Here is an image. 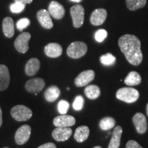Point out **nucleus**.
Segmentation results:
<instances>
[{
  "label": "nucleus",
  "instance_id": "1",
  "mask_svg": "<svg viewBox=\"0 0 148 148\" xmlns=\"http://www.w3.org/2000/svg\"><path fill=\"white\" fill-rule=\"evenodd\" d=\"M120 49L131 64L139 65L143 60V53L140 50V41L136 36L125 34L119 39Z\"/></svg>",
  "mask_w": 148,
  "mask_h": 148
},
{
  "label": "nucleus",
  "instance_id": "2",
  "mask_svg": "<svg viewBox=\"0 0 148 148\" xmlns=\"http://www.w3.org/2000/svg\"><path fill=\"white\" fill-rule=\"evenodd\" d=\"M116 97L119 100L126 103L135 102L139 97V92L136 89L130 87L119 88L116 91Z\"/></svg>",
  "mask_w": 148,
  "mask_h": 148
},
{
  "label": "nucleus",
  "instance_id": "3",
  "mask_svg": "<svg viewBox=\"0 0 148 148\" xmlns=\"http://www.w3.org/2000/svg\"><path fill=\"white\" fill-rule=\"evenodd\" d=\"M87 51V45L83 42L76 41L72 42L66 49L68 56L71 58L77 59L82 57Z\"/></svg>",
  "mask_w": 148,
  "mask_h": 148
},
{
  "label": "nucleus",
  "instance_id": "4",
  "mask_svg": "<svg viewBox=\"0 0 148 148\" xmlns=\"http://www.w3.org/2000/svg\"><path fill=\"white\" fill-rule=\"evenodd\" d=\"M10 114L14 119L18 121H27L32 116V111L23 105H17L11 109Z\"/></svg>",
  "mask_w": 148,
  "mask_h": 148
},
{
  "label": "nucleus",
  "instance_id": "5",
  "mask_svg": "<svg viewBox=\"0 0 148 148\" xmlns=\"http://www.w3.org/2000/svg\"><path fill=\"white\" fill-rule=\"evenodd\" d=\"M73 26L76 28L80 27L84 21V8L81 5H75L70 9Z\"/></svg>",
  "mask_w": 148,
  "mask_h": 148
},
{
  "label": "nucleus",
  "instance_id": "6",
  "mask_svg": "<svg viewBox=\"0 0 148 148\" xmlns=\"http://www.w3.org/2000/svg\"><path fill=\"white\" fill-rule=\"evenodd\" d=\"M31 38L29 32H23L16 38L14 41V47L19 53H25L29 49L28 42Z\"/></svg>",
  "mask_w": 148,
  "mask_h": 148
},
{
  "label": "nucleus",
  "instance_id": "7",
  "mask_svg": "<svg viewBox=\"0 0 148 148\" xmlns=\"http://www.w3.org/2000/svg\"><path fill=\"white\" fill-rule=\"evenodd\" d=\"M95 77V72L92 70H86L81 72L75 79V84L77 87L86 86L92 82Z\"/></svg>",
  "mask_w": 148,
  "mask_h": 148
},
{
  "label": "nucleus",
  "instance_id": "8",
  "mask_svg": "<svg viewBox=\"0 0 148 148\" xmlns=\"http://www.w3.org/2000/svg\"><path fill=\"white\" fill-rule=\"evenodd\" d=\"M31 134V127L28 125H23L18 128L15 133L16 143L18 145H23L29 140Z\"/></svg>",
  "mask_w": 148,
  "mask_h": 148
},
{
  "label": "nucleus",
  "instance_id": "9",
  "mask_svg": "<svg viewBox=\"0 0 148 148\" xmlns=\"http://www.w3.org/2000/svg\"><path fill=\"white\" fill-rule=\"evenodd\" d=\"M132 121L136 131L139 134H145L147 130V119L141 112H137L132 117Z\"/></svg>",
  "mask_w": 148,
  "mask_h": 148
},
{
  "label": "nucleus",
  "instance_id": "10",
  "mask_svg": "<svg viewBox=\"0 0 148 148\" xmlns=\"http://www.w3.org/2000/svg\"><path fill=\"white\" fill-rule=\"evenodd\" d=\"M45 82L40 77H36L29 79L25 84V89L29 92L38 93L45 87Z\"/></svg>",
  "mask_w": 148,
  "mask_h": 148
},
{
  "label": "nucleus",
  "instance_id": "11",
  "mask_svg": "<svg viewBox=\"0 0 148 148\" xmlns=\"http://www.w3.org/2000/svg\"><path fill=\"white\" fill-rule=\"evenodd\" d=\"M53 125L57 127H71L75 123V119L73 116L67 114L56 116L53 121Z\"/></svg>",
  "mask_w": 148,
  "mask_h": 148
},
{
  "label": "nucleus",
  "instance_id": "12",
  "mask_svg": "<svg viewBox=\"0 0 148 148\" xmlns=\"http://www.w3.org/2000/svg\"><path fill=\"white\" fill-rule=\"evenodd\" d=\"M72 134V130L70 127H56L52 132V136L56 141H65Z\"/></svg>",
  "mask_w": 148,
  "mask_h": 148
},
{
  "label": "nucleus",
  "instance_id": "13",
  "mask_svg": "<svg viewBox=\"0 0 148 148\" xmlns=\"http://www.w3.org/2000/svg\"><path fill=\"white\" fill-rule=\"evenodd\" d=\"M107 17V12L103 8L96 9L92 12L90 21L93 25H101L103 23Z\"/></svg>",
  "mask_w": 148,
  "mask_h": 148
},
{
  "label": "nucleus",
  "instance_id": "14",
  "mask_svg": "<svg viewBox=\"0 0 148 148\" xmlns=\"http://www.w3.org/2000/svg\"><path fill=\"white\" fill-rule=\"evenodd\" d=\"M48 10H49L50 15L56 19L62 18L65 13L64 7L56 1H52L49 3Z\"/></svg>",
  "mask_w": 148,
  "mask_h": 148
},
{
  "label": "nucleus",
  "instance_id": "15",
  "mask_svg": "<svg viewBox=\"0 0 148 148\" xmlns=\"http://www.w3.org/2000/svg\"><path fill=\"white\" fill-rule=\"evenodd\" d=\"M37 18L42 27L45 29H51L53 27V22L49 11L46 10H40L37 12Z\"/></svg>",
  "mask_w": 148,
  "mask_h": 148
},
{
  "label": "nucleus",
  "instance_id": "16",
  "mask_svg": "<svg viewBox=\"0 0 148 148\" xmlns=\"http://www.w3.org/2000/svg\"><path fill=\"white\" fill-rule=\"evenodd\" d=\"M10 73L8 67L3 64H0V90H4L10 84Z\"/></svg>",
  "mask_w": 148,
  "mask_h": 148
},
{
  "label": "nucleus",
  "instance_id": "17",
  "mask_svg": "<svg viewBox=\"0 0 148 148\" xmlns=\"http://www.w3.org/2000/svg\"><path fill=\"white\" fill-rule=\"evenodd\" d=\"M45 53L50 58H58L62 53V48L58 43H49L45 47Z\"/></svg>",
  "mask_w": 148,
  "mask_h": 148
},
{
  "label": "nucleus",
  "instance_id": "18",
  "mask_svg": "<svg viewBox=\"0 0 148 148\" xmlns=\"http://www.w3.org/2000/svg\"><path fill=\"white\" fill-rule=\"evenodd\" d=\"M123 130L119 125L115 127L112 134V137L110 140L108 148H119L121 143V137Z\"/></svg>",
  "mask_w": 148,
  "mask_h": 148
},
{
  "label": "nucleus",
  "instance_id": "19",
  "mask_svg": "<svg viewBox=\"0 0 148 148\" xmlns=\"http://www.w3.org/2000/svg\"><path fill=\"white\" fill-rule=\"evenodd\" d=\"M2 29L3 34L7 38H12L14 34V21L12 18L5 17L3 20Z\"/></svg>",
  "mask_w": 148,
  "mask_h": 148
},
{
  "label": "nucleus",
  "instance_id": "20",
  "mask_svg": "<svg viewBox=\"0 0 148 148\" xmlns=\"http://www.w3.org/2000/svg\"><path fill=\"white\" fill-rule=\"evenodd\" d=\"M90 130L88 127L86 125L79 126L75 130L74 133V138L78 143H82L87 139L89 136Z\"/></svg>",
  "mask_w": 148,
  "mask_h": 148
},
{
  "label": "nucleus",
  "instance_id": "21",
  "mask_svg": "<svg viewBox=\"0 0 148 148\" xmlns=\"http://www.w3.org/2000/svg\"><path fill=\"white\" fill-rule=\"evenodd\" d=\"M40 62L37 58H31L25 65V73L29 76H33L38 71Z\"/></svg>",
  "mask_w": 148,
  "mask_h": 148
},
{
  "label": "nucleus",
  "instance_id": "22",
  "mask_svg": "<svg viewBox=\"0 0 148 148\" xmlns=\"http://www.w3.org/2000/svg\"><path fill=\"white\" fill-rule=\"evenodd\" d=\"M60 95V90L56 86L49 87L45 92V98L47 101L52 102L58 99Z\"/></svg>",
  "mask_w": 148,
  "mask_h": 148
},
{
  "label": "nucleus",
  "instance_id": "23",
  "mask_svg": "<svg viewBox=\"0 0 148 148\" xmlns=\"http://www.w3.org/2000/svg\"><path fill=\"white\" fill-rule=\"evenodd\" d=\"M125 84L128 86H136L141 82V77L136 71H130L125 78Z\"/></svg>",
  "mask_w": 148,
  "mask_h": 148
},
{
  "label": "nucleus",
  "instance_id": "24",
  "mask_svg": "<svg viewBox=\"0 0 148 148\" xmlns=\"http://www.w3.org/2000/svg\"><path fill=\"white\" fill-rule=\"evenodd\" d=\"M84 93L88 99H95L100 95V89L96 85H88L84 89Z\"/></svg>",
  "mask_w": 148,
  "mask_h": 148
},
{
  "label": "nucleus",
  "instance_id": "25",
  "mask_svg": "<svg viewBox=\"0 0 148 148\" xmlns=\"http://www.w3.org/2000/svg\"><path fill=\"white\" fill-rule=\"evenodd\" d=\"M115 120L114 118L110 117V116H106V117L101 119L99 125V127L103 130H109L113 128L115 125Z\"/></svg>",
  "mask_w": 148,
  "mask_h": 148
},
{
  "label": "nucleus",
  "instance_id": "26",
  "mask_svg": "<svg viewBox=\"0 0 148 148\" xmlns=\"http://www.w3.org/2000/svg\"><path fill=\"white\" fill-rule=\"evenodd\" d=\"M147 0H126V5L130 10H136L143 8L146 4Z\"/></svg>",
  "mask_w": 148,
  "mask_h": 148
},
{
  "label": "nucleus",
  "instance_id": "27",
  "mask_svg": "<svg viewBox=\"0 0 148 148\" xmlns=\"http://www.w3.org/2000/svg\"><path fill=\"white\" fill-rule=\"evenodd\" d=\"M116 58L112 53H107L100 57V62L105 66H111L115 63Z\"/></svg>",
  "mask_w": 148,
  "mask_h": 148
},
{
  "label": "nucleus",
  "instance_id": "28",
  "mask_svg": "<svg viewBox=\"0 0 148 148\" xmlns=\"http://www.w3.org/2000/svg\"><path fill=\"white\" fill-rule=\"evenodd\" d=\"M25 8V4L21 2H18V1H15L14 3H12L10 6L11 12H13V13H19V12H22Z\"/></svg>",
  "mask_w": 148,
  "mask_h": 148
},
{
  "label": "nucleus",
  "instance_id": "29",
  "mask_svg": "<svg viewBox=\"0 0 148 148\" xmlns=\"http://www.w3.org/2000/svg\"><path fill=\"white\" fill-rule=\"evenodd\" d=\"M84 105V98L82 96L78 95L75 97L73 103V108L75 110H81Z\"/></svg>",
  "mask_w": 148,
  "mask_h": 148
},
{
  "label": "nucleus",
  "instance_id": "30",
  "mask_svg": "<svg viewBox=\"0 0 148 148\" xmlns=\"http://www.w3.org/2000/svg\"><path fill=\"white\" fill-rule=\"evenodd\" d=\"M107 35H108V33H107L106 30L103 29H100L95 32V39L97 42H101L106 38Z\"/></svg>",
  "mask_w": 148,
  "mask_h": 148
},
{
  "label": "nucleus",
  "instance_id": "31",
  "mask_svg": "<svg viewBox=\"0 0 148 148\" xmlns=\"http://www.w3.org/2000/svg\"><path fill=\"white\" fill-rule=\"evenodd\" d=\"M69 108V103L65 100H61L59 101L58 105V112L61 114H65L67 112L68 109Z\"/></svg>",
  "mask_w": 148,
  "mask_h": 148
},
{
  "label": "nucleus",
  "instance_id": "32",
  "mask_svg": "<svg viewBox=\"0 0 148 148\" xmlns=\"http://www.w3.org/2000/svg\"><path fill=\"white\" fill-rule=\"evenodd\" d=\"M30 23V21L27 18H23L21 19H20L19 21H18L16 23V27L18 30L22 31L24 29L25 27H27Z\"/></svg>",
  "mask_w": 148,
  "mask_h": 148
},
{
  "label": "nucleus",
  "instance_id": "33",
  "mask_svg": "<svg viewBox=\"0 0 148 148\" xmlns=\"http://www.w3.org/2000/svg\"><path fill=\"white\" fill-rule=\"evenodd\" d=\"M125 148H143L138 144L137 142L135 140H130L127 142L126 145H125Z\"/></svg>",
  "mask_w": 148,
  "mask_h": 148
},
{
  "label": "nucleus",
  "instance_id": "34",
  "mask_svg": "<svg viewBox=\"0 0 148 148\" xmlns=\"http://www.w3.org/2000/svg\"><path fill=\"white\" fill-rule=\"evenodd\" d=\"M38 148H56V146L53 143H47L43 145H40Z\"/></svg>",
  "mask_w": 148,
  "mask_h": 148
},
{
  "label": "nucleus",
  "instance_id": "35",
  "mask_svg": "<svg viewBox=\"0 0 148 148\" xmlns=\"http://www.w3.org/2000/svg\"><path fill=\"white\" fill-rule=\"evenodd\" d=\"M15 1H18V2H21L24 4H27V3H30L32 2L33 0H14Z\"/></svg>",
  "mask_w": 148,
  "mask_h": 148
},
{
  "label": "nucleus",
  "instance_id": "36",
  "mask_svg": "<svg viewBox=\"0 0 148 148\" xmlns=\"http://www.w3.org/2000/svg\"><path fill=\"white\" fill-rule=\"evenodd\" d=\"M2 125V111L1 108H0V127Z\"/></svg>",
  "mask_w": 148,
  "mask_h": 148
},
{
  "label": "nucleus",
  "instance_id": "37",
  "mask_svg": "<svg viewBox=\"0 0 148 148\" xmlns=\"http://www.w3.org/2000/svg\"><path fill=\"white\" fill-rule=\"evenodd\" d=\"M70 1H73V2H76V3H79L80 1H82V0H70Z\"/></svg>",
  "mask_w": 148,
  "mask_h": 148
},
{
  "label": "nucleus",
  "instance_id": "38",
  "mask_svg": "<svg viewBox=\"0 0 148 148\" xmlns=\"http://www.w3.org/2000/svg\"><path fill=\"white\" fill-rule=\"evenodd\" d=\"M146 112H147V115L148 116V103L147 104V107H146Z\"/></svg>",
  "mask_w": 148,
  "mask_h": 148
},
{
  "label": "nucleus",
  "instance_id": "39",
  "mask_svg": "<svg viewBox=\"0 0 148 148\" xmlns=\"http://www.w3.org/2000/svg\"><path fill=\"white\" fill-rule=\"evenodd\" d=\"M93 148H102L101 147H100V146H96V147H93Z\"/></svg>",
  "mask_w": 148,
  "mask_h": 148
},
{
  "label": "nucleus",
  "instance_id": "40",
  "mask_svg": "<svg viewBox=\"0 0 148 148\" xmlns=\"http://www.w3.org/2000/svg\"><path fill=\"white\" fill-rule=\"evenodd\" d=\"M5 148H7V147H5Z\"/></svg>",
  "mask_w": 148,
  "mask_h": 148
}]
</instances>
